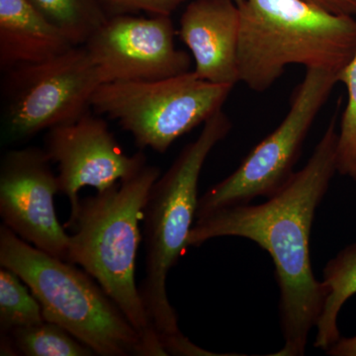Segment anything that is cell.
<instances>
[{"label": "cell", "mask_w": 356, "mask_h": 356, "mask_svg": "<svg viewBox=\"0 0 356 356\" xmlns=\"http://www.w3.org/2000/svg\"><path fill=\"white\" fill-rule=\"evenodd\" d=\"M76 46L29 0H0V67L46 62Z\"/></svg>", "instance_id": "13"}, {"label": "cell", "mask_w": 356, "mask_h": 356, "mask_svg": "<svg viewBox=\"0 0 356 356\" xmlns=\"http://www.w3.org/2000/svg\"><path fill=\"white\" fill-rule=\"evenodd\" d=\"M234 86L204 81L191 70L154 81L102 84L91 107L118 122L140 149L165 154L222 110Z\"/></svg>", "instance_id": "6"}, {"label": "cell", "mask_w": 356, "mask_h": 356, "mask_svg": "<svg viewBox=\"0 0 356 356\" xmlns=\"http://www.w3.org/2000/svg\"><path fill=\"white\" fill-rule=\"evenodd\" d=\"M0 353L24 356L95 355L64 327L48 321L0 334Z\"/></svg>", "instance_id": "15"}, {"label": "cell", "mask_w": 356, "mask_h": 356, "mask_svg": "<svg viewBox=\"0 0 356 356\" xmlns=\"http://www.w3.org/2000/svg\"><path fill=\"white\" fill-rule=\"evenodd\" d=\"M0 266L24 281L44 321L64 327L95 355L145 356L139 332L90 274L34 247L3 224Z\"/></svg>", "instance_id": "4"}, {"label": "cell", "mask_w": 356, "mask_h": 356, "mask_svg": "<svg viewBox=\"0 0 356 356\" xmlns=\"http://www.w3.org/2000/svg\"><path fill=\"white\" fill-rule=\"evenodd\" d=\"M3 139L23 142L88 113L102 84L86 47L6 72Z\"/></svg>", "instance_id": "8"}, {"label": "cell", "mask_w": 356, "mask_h": 356, "mask_svg": "<svg viewBox=\"0 0 356 356\" xmlns=\"http://www.w3.org/2000/svg\"><path fill=\"white\" fill-rule=\"evenodd\" d=\"M241 15L234 0H193L180 19V39L195 63L194 74L210 83L235 86Z\"/></svg>", "instance_id": "12"}, {"label": "cell", "mask_w": 356, "mask_h": 356, "mask_svg": "<svg viewBox=\"0 0 356 356\" xmlns=\"http://www.w3.org/2000/svg\"><path fill=\"white\" fill-rule=\"evenodd\" d=\"M159 177L158 166L147 165L106 191L81 199L76 214L65 224L72 229L67 261L83 267L121 309L142 337L145 356L166 355L135 277L140 221Z\"/></svg>", "instance_id": "2"}, {"label": "cell", "mask_w": 356, "mask_h": 356, "mask_svg": "<svg viewBox=\"0 0 356 356\" xmlns=\"http://www.w3.org/2000/svg\"><path fill=\"white\" fill-rule=\"evenodd\" d=\"M339 83L348 91V102L337 134V172L356 181V54L341 72Z\"/></svg>", "instance_id": "18"}, {"label": "cell", "mask_w": 356, "mask_h": 356, "mask_svg": "<svg viewBox=\"0 0 356 356\" xmlns=\"http://www.w3.org/2000/svg\"><path fill=\"white\" fill-rule=\"evenodd\" d=\"M220 110L204 123L197 139L182 149L156 179L144 210L145 275L139 286L147 318L161 341L181 334L177 312L168 300V273L184 257L198 207V184L212 149L231 130Z\"/></svg>", "instance_id": "5"}, {"label": "cell", "mask_w": 356, "mask_h": 356, "mask_svg": "<svg viewBox=\"0 0 356 356\" xmlns=\"http://www.w3.org/2000/svg\"><path fill=\"white\" fill-rule=\"evenodd\" d=\"M332 13L356 15V0H309Z\"/></svg>", "instance_id": "20"}, {"label": "cell", "mask_w": 356, "mask_h": 356, "mask_svg": "<svg viewBox=\"0 0 356 356\" xmlns=\"http://www.w3.org/2000/svg\"><path fill=\"white\" fill-rule=\"evenodd\" d=\"M325 353L332 356H356V336L341 337Z\"/></svg>", "instance_id": "21"}, {"label": "cell", "mask_w": 356, "mask_h": 356, "mask_svg": "<svg viewBox=\"0 0 356 356\" xmlns=\"http://www.w3.org/2000/svg\"><path fill=\"white\" fill-rule=\"evenodd\" d=\"M37 10L83 46L109 17L99 0H29Z\"/></svg>", "instance_id": "16"}, {"label": "cell", "mask_w": 356, "mask_h": 356, "mask_svg": "<svg viewBox=\"0 0 356 356\" xmlns=\"http://www.w3.org/2000/svg\"><path fill=\"white\" fill-rule=\"evenodd\" d=\"M234 1H235L236 3L238 4L240 3V2L242 1V0H234Z\"/></svg>", "instance_id": "22"}, {"label": "cell", "mask_w": 356, "mask_h": 356, "mask_svg": "<svg viewBox=\"0 0 356 356\" xmlns=\"http://www.w3.org/2000/svg\"><path fill=\"white\" fill-rule=\"evenodd\" d=\"M108 16L145 13L172 15L184 0H99Z\"/></svg>", "instance_id": "19"}, {"label": "cell", "mask_w": 356, "mask_h": 356, "mask_svg": "<svg viewBox=\"0 0 356 356\" xmlns=\"http://www.w3.org/2000/svg\"><path fill=\"white\" fill-rule=\"evenodd\" d=\"M323 284L327 290L324 308L317 323L315 348L327 351L339 339L337 318L346 301L356 294V243L327 262Z\"/></svg>", "instance_id": "14"}, {"label": "cell", "mask_w": 356, "mask_h": 356, "mask_svg": "<svg viewBox=\"0 0 356 356\" xmlns=\"http://www.w3.org/2000/svg\"><path fill=\"white\" fill-rule=\"evenodd\" d=\"M44 151L58 165L60 193L69 199L70 217L79 210L81 189L106 191L147 165L144 154H125L106 122L89 112L50 129Z\"/></svg>", "instance_id": "11"}, {"label": "cell", "mask_w": 356, "mask_h": 356, "mask_svg": "<svg viewBox=\"0 0 356 356\" xmlns=\"http://www.w3.org/2000/svg\"><path fill=\"white\" fill-rule=\"evenodd\" d=\"M337 83L336 74L307 70L280 126L250 151L235 172L199 197L196 219L280 191L295 172L304 140Z\"/></svg>", "instance_id": "7"}, {"label": "cell", "mask_w": 356, "mask_h": 356, "mask_svg": "<svg viewBox=\"0 0 356 356\" xmlns=\"http://www.w3.org/2000/svg\"><path fill=\"white\" fill-rule=\"evenodd\" d=\"M238 79L264 92L289 65L336 74L356 54V19L309 0H242Z\"/></svg>", "instance_id": "3"}, {"label": "cell", "mask_w": 356, "mask_h": 356, "mask_svg": "<svg viewBox=\"0 0 356 356\" xmlns=\"http://www.w3.org/2000/svg\"><path fill=\"white\" fill-rule=\"evenodd\" d=\"M337 116L332 117L308 163L259 205L233 206L196 219L188 243L199 247L221 236L248 238L266 250L275 266L284 346L276 356L305 355L327 290L312 268L310 236L316 211L329 191L337 168Z\"/></svg>", "instance_id": "1"}, {"label": "cell", "mask_w": 356, "mask_h": 356, "mask_svg": "<svg viewBox=\"0 0 356 356\" xmlns=\"http://www.w3.org/2000/svg\"><path fill=\"white\" fill-rule=\"evenodd\" d=\"M175 34L170 15H114L83 46L102 84L154 81L191 72V56L175 47Z\"/></svg>", "instance_id": "9"}, {"label": "cell", "mask_w": 356, "mask_h": 356, "mask_svg": "<svg viewBox=\"0 0 356 356\" xmlns=\"http://www.w3.org/2000/svg\"><path fill=\"white\" fill-rule=\"evenodd\" d=\"M51 163L39 147L4 154L0 165V216L22 240L67 261L70 235L56 214L60 185Z\"/></svg>", "instance_id": "10"}, {"label": "cell", "mask_w": 356, "mask_h": 356, "mask_svg": "<svg viewBox=\"0 0 356 356\" xmlns=\"http://www.w3.org/2000/svg\"><path fill=\"white\" fill-rule=\"evenodd\" d=\"M44 321L38 299L13 270L0 268V334L41 324Z\"/></svg>", "instance_id": "17"}]
</instances>
